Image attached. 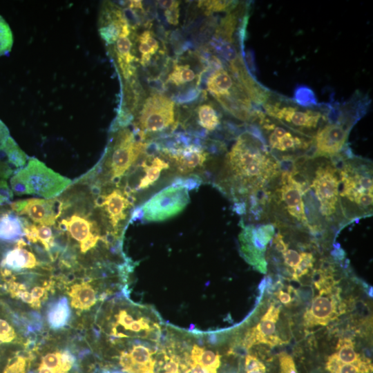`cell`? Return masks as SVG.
I'll use <instances>...</instances> for the list:
<instances>
[{"label": "cell", "instance_id": "cell-1", "mask_svg": "<svg viewBox=\"0 0 373 373\" xmlns=\"http://www.w3.org/2000/svg\"><path fill=\"white\" fill-rule=\"evenodd\" d=\"M227 164L241 193L260 188L280 170V163L268 151L265 142L249 132L237 138L227 155Z\"/></svg>", "mask_w": 373, "mask_h": 373}, {"label": "cell", "instance_id": "cell-2", "mask_svg": "<svg viewBox=\"0 0 373 373\" xmlns=\"http://www.w3.org/2000/svg\"><path fill=\"white\" fill-rule=\"evenodd\" d=\"M262 106L265 114L292 130L315 133L328 120L331 108L328 104L303 106L271 91Z\"/></svg>", "mask_w": 373, "mask_h": 373}, {"label": "cell", "instance_id": "cell-3", "mask_svg": "<svg viewBox=\"0 0 373 373\" xmlns=\"http://www.w3.org/2000/svg\"><path fill=\"white\" fill-rule=\"evenodd\" d=\"M10 183L17 195H32L51 199L66 190L71 180L37 158H30L26 165L11 177Z\"/></svg>", "mask_w": 373, "mask_h": 373}, {"label": "cell", "instance_id": "cell-4", "mask_svg": "<svg viewBox=\"0 0 373 373\" xmlns=\"http://www.w3.org/2000/svg\"><path fill=\"white\" fill-rule=\"evenodd\" d=\"M207 88L221 106L242 120L254 119L255 111L247 92L236 77L223 68L211 74Z\"/></svg>", "mask_w": 373, "mask_h": 373}, {"label": "cell", "instance_id": "cell-5", "mask_svg": "<svg viewBox=\"0 0 373 373\" xmlns=\"http://www.w3.org/2000/svg\"><path fill=\"white\" fill-rule=\"evenodd\" d=\"M146 146V143L137 141L134 133L128 128L119 130L103 158L106 183L118 184L145 153Z\"/></svg>", "mask_w": 373, "mask_h": 373}, {"label": "cell", "instance_id": "cell-6", "mask_svg": "<svg viewBox=\"0 0 373 373\" xmlns=\"http://www.w3.org/2000/svg\"><path fill=\"white\" fill-rule=\"evenodd\" d=\"M189 202L187 186L181 183L169 186L135 209L131 220L142 218L146 222H162L181 213Z\"/></svg>", "mask_w": 373, "mask_h": 373}, {"label": "cell", "instance_id": "cell-7", "mask_svg": "<svg viewBox=\"0 0 373 373\" xmlns=\"http://www.w3.org/2000/svg\"><path fill=\"white\" fill-rule=\"evenodd\" d=\"M175 123V104L159 93L149 96L137 116V128L143 137L148 133L164 131Z\"/></svg>", "mask_w": 373, "mask_h": 373}, {"label": "cell", "instance_id": "cell-8", "mask_svg": "<svg viewBox=\"0 0 373 373\" xmlns=\"http://www.w3.org/2000/svg\"><path fill=\"white\" fill-rule=\"evenodd\" d=\"M340 292L341 289L335 286L320 289L304 314V325L307 327L325 326L344 314L346 306L340 296Z\"/></svg>", "mask_w": 373, "mask_h": 373}, {"label": "cell", "instance_id": "cell-9", "mask_svg": "<svg viewBox=\"0 0 373 373\" xmlns=\"http://www.w3.org/2000/svg\"><path fill=\"white\" fill-rule=\"evenodd\" d=\"M242 228L239 234L240 249L244 258L260 271H266L264 252L274 234V227L271 224L254 227L240 222Z\"/></svg>", "mask_w": 373, "mask_h": 373}, {"label": "cell", "instance_id": "cell-10", "mask_svg": "<svg viewBox=\"0 0 373 373\" xmlns=\"http://www.w3.org/2000/svg\"><path fill=\"white\" fill-rule=\"evenodd\" d=\"M254 120L258 121L267 134L269 145L273 150L282 153L307 150L313 144V139L294 134L260 109H256Z\"/></svg>", "mask_w": 373, "mask_h": 373}, {"label": "cell", "instance_id": "cell-11", "mask_svg": "<svg viewBox=\"0 0 373 373\" xmlns=\"http://www.w3.org/2000/svg\"><path fill=\"white\" fill-rule=\"evenodd\" d=\"M341 197H345L363 209L372 207L373 202L372 178L370 172L346 164L340 171Z\"/></svg>", "mask_w": 373, "mask_h": 373}, {"label": "cell", "instance_id": "cell-12", "mask_svg": "<svg viewBox=\"0 0 373 373\" xmlns=\"http://www.w3.org/2000/svg\"><path fill=\"white\" fill-rule=\"evenodd\" d=\"M10 207L13 212L19 216H26L36 224L52 226L67 208L68 204L57 198H32L12 202Z\"/></svg>", "mask_w": 373, "mask_h": 373}, {"label": "cell", "instance_id": "cell-13", "mask_svg": "<svg viewBox=\"0 0 373 373\" xmlns=\"http://www.w3.org/2000/svg\"><path fill=\"white\" fill-rule=\"evenodd\" d=\"M134 198L125 188L115 187L99 195L95 200V205L102 209L108 222L115 232L128 216L133 207Z\"/></svg>", "mask_w": 373, "mask_h": 373}, {"label": "cell", "instance_id": "cell-14", "mask_svg": "<svg viewBox=\"0 0 373 373\" xmlns=\"http://www.w3.org/2000/svg\"><path fill=\"white\" fill-rule=\"evenodd\" d=\"M339 183L336 170L331 166H321L316 170L312 186L323 216H330L336 211Z\"/></svg>", "mask_w": 373, "mask_h": 373}, {"label": "cell", "instance_id": "cell-15", "mask_svg": "<svg viewBox=\"0 0 373 373\" xmlns=\"http://www.w3.org/2000/svg\"><path fill=\"white\" fill-rule=\"evenodd\" d=\"M348 137V128L339 123H328L320 128L313 142L316 156H335L339 153Z\"/></svg>", "mask_w": 373, "mask_h": 373}, {"label": "cell", "instance_id": "cell-16", "mask_svg": "<svg viewBox=\"0 0 373 373\" xmlns=\"http://www.w3.org/2000/svg\"><path fill=\"white\" fill-rule=\"evenodd\" d=\"M279 314L280 309L271 304L258 325L247 332L243 341L246 349L259 343L267 344L271 347L284 343L276 334V323Z\"/></svg>", "mask_w": 373, "mask_h": 373}, {"label": "cell", "instance_id": "cell-17", "mask_svg": "<svg viewBox=\"0 0 373 373\" xmlns=\"http://www.w3.org/2000/svg\"><path fill=\"white\" fill-rule=\"evenodd\" d=\"M164 151L181 175L191 174L202 168L209 155L202 147L193 144Z\"/></svg>", "mask_w": 373, "mask_h": 373}, {"label": "cell", "instance_id": "cell-18", "mask_svg": "<svg viewBox=\"0 0 373 373\" xmlns=\"http://www.w3.org/2000/svg\"><path fill=\"white\" fill-rule=\"evenodd\" d=\"M281 184L278 192L287 212L298 221L307 226L308 221L303 200V184L294 180L291 175L284 173H282Z\"/></svg>", "mask_w": 373, "mask_h": 373}, {"label": "cell", "instance_id": "cell-19", "mask_svg": "<svg viewBox=\"0 0 373 373\" xmlns=\"http://www.w3.org/2000/svg\"><path fill=\"white\" fill-rule=\"evenodd\" d=\"M129 24L121 9L108 3L102 10L99 21V32L102 39L108 44L115 43L123 28Z\"/></svg>", "mask_w": 373, "mask_h": 373}, {"label": "cell", "instance_id": "cell-20", "mask_svg": "<svg viewBox=\"0 0 373 373\" xmlns=\"http://www.w3.org/2000/svg\"><path fill=\"white\" fill-rule=\"evenodd\" d=\"M28 156L10 136L0 147V178L6 180L23 169Z\"/></svg>", "mask_w": 373, "mask_h": 373}, {"label": "cell", "instance_id": "cell-21", "mask_svg": "<svg viewBox=\"0 0 373 373\" xmlns=\"http://www.w3.org/2000/svg\"><path fill=\"white\" fill-rule=\"evenodd\" d=\"M97 224L83 213H75L59 222L61 230L79 242V245L92 238L101 236Z\"/></svg>", "mask_w": 373, "mask_h": 373}, {"label": "cell", "instance_id": "cell-22", "mask_svg": "<svg viewBox=\"0 0 373 373\" xmlns=\"http://www.w3.org/2000/svg\"><path fill=\"white\" fill-rule=\"evenodd\" d=\"M25 245L22 238L18 240L16 246L4 254L0 264L1 269L12 272L35 267L38 265L36 257L24 248Z\"/></svg>", "mask_w": 373, "mask_h": 373}, {"label": "cell", "instance_id": "cell-23", "mask_svg": "<svg viewBox=\"0 0 373 373\" xmlns=\"http://www.w3.org/2000/svg\"><path fill=\"white\" fill-rule=\"evenodd\" d=\"M130 25H126L122 30L119 38L115 41V51L117 62L124 78L128 79L134 72L132 64L135 57L131 53L132 42Z\"/></svg>", "mask_w": 373, "mask_h": 373}, {"label": "cell", "instance_id": "cell-24", "mask_svg": "<svg viewBox=\"0 0 373 373\" xmlns=\"http://www.w3.org/2000/svg\"><path fill=\"white\" fill-rule=\"evenodd\" d=\"M28 221L13 211L0 216V241L17 242L25 236Z\"/></svg>", "mask_w": 373, "mask_h": 373}, {"label": "cell", "instance_id": "cell-25", "mask_svg": "<svg viewBox=\"0 0 373 373\" xmlns=\"http://www.w3.org/2000/svg\"><path fill=\"white\" fill-rule=\"evenodd\" d=\"M336 349L337 352L335 354L341 363L356 365L363 368L366 373L372 372L370 359L355 351L354 342L350 338L339 339Z\"/></svg>", "mask_w": 373, "mask_h": 373}, {"label": "cell", "instance_id": "cell-26", "mask_svg": "<svg viewBox=\"0 0 373 373\" xmlns=\"http://www.w3.org/2000/svg\"><path fill=\"white\" fill-rule=\"evenodd\" d=\"M140 166L143 175L135 189L137 191L144 190L153 186L159 180L162 172L169 168V163L164 159L157 156L144 159Z\"/></svg>", "mask_w": 373, "mask_h": 373}, {"label": "cell", "instance_id": "cell-27", "mask_svg": "<svg viewBox=\"0 0 373 373\" xmlns=\"http://www.w3.org/2000/svg\"><path fill=\"white\" fill-rule=\"evenodd\" d=\"M68 294L72 307L81 311L90 309L97 301L95 290L85 282L73 285Z\"/></svg>", "mask_w": 373, "mask_h": 373}, {"label": "cell", "instance_id": "cell-28", "mask_svg": "<svg viewBox=\"0 0 373 373\" xmlns=\"http://www.w3.org/2000/svg\"><path fill=\"white\" fill-rule=\"evenodd\" d=\"M70 316V309L67 298L62 297L50 306L47 313L50 327L59 329L64 327Z\"/></svg>", "mask_w": 373, "mask_h": 373}, {"label": "cell", "instance_id": "cell-29", "mask_svg": "<svg viewBox=\"0 0 373 373\" xmlns=\"http://www.w3.org/2000/svg\"><path fill=\"white\" fill-rule=\"evenodd\" d=\"M75 363L74 356L68 351L49 353L41 358V365L57 373H68Z\"/></svg>", "mask_w": 373, "mask_h": 373}, {"label": "cell", "instance_id": "cell-30", "mask_svg": "<svg viewBox=\"0 0 373 373\" xmlns=\"http://www.w3.org/2000/svg\"><path fill=\"white\" fill-rule=\"evenodd\" d=\"M191 362L199 364L209 373H217L220 365V355L194 345L191 354Z\"/></svg>", "mask_w": 373, "mask_h": 373}, {"label": "cell", "instance_id": "cell-31", "mask_svg": "<svg viewBox=\"0 0 373 373\" xmlns=\"http://www.w3.org/2000/svg\"><path fill=\"white\" fill-rule=\"evenodd\" d=\"M25 236L30 242H40L47 251H49L53 245V233L50 226L28 222L25 229Z\"/></svg>", "mask_w": 373, "mask_h": 373}, {"label": "cell", "instance_id": "cell-32", "mask_svg": "<svg viewBox=\"0 0 373 373\" xmlns=\"http://www.w3.org/2000/svg\"><path fill=\"white\" fill-rule=\"evenodd\" d=\"M198 123L204 130L213 131L220 124V115L213 106L204 104L197 108Z\"/></svg>", "mask_w": 373, "mask_h": 373}, {"label": "cell", "instance_id": "cell-33", "mask_svg": "<svg viewBox=\"0 0 373 373\" xmlns=\"http://www.w3.org/2000/svg\"><path fill=\"white\" fill-rule=\"evenodd\" d=\"M139 51L141 54L140 63L146 66L150 61L151 57L159 49V43L150 30L144 31L138 38Z\"/></svg>", "mask_w": 373, "mask_h": 373}, {"label": "cell", "instance_id": "cell-34", "mask_svg": "<svg viewBox=\"0 0 373 373\" xmlns=\"http://www.w3.org/2000/svg\"><path fill=\"white\" fill-rule=\"evenodd\" d=\"M195 78V74L188 64H175L167 82L179 86L192 82Z\"/></svg>", "mask_w": 373, "mask_h": 373}, {"label": "cell", "instance_id": "cell-35", "mask_svg": "<svg viewBox=\"0 0 373 373\" xmlns=\"http://www.w3.org/2000/svg\"><path fill=\"white\" fill-rule=\"evenodd\" d=\"M238 1H199L198 7L207 15L217 12H231L236 8Z\"/></svg>", "mask_w": 373, "mask_h": 373}, {"label": "cell", "instance_id": "cell-36", "mask_svg": "<svg viewBox=\"0 0 373 373\" xmlns=\"http://www.w3.org/2000/svg\"><path fill=\"white\" fill-rule=\"evenodd\" d=\"M13 45V35L11 29L0 15V57L8 55Z\"/></svg>", "mask_w": 373, "mask_h": 373}, {"label": "cell", "instance_id": "cell-37", "mask_svg": "<svg viewBox=\"0 0 373 373\" xmlns=\"http://www.w3.org/2000/svg\"><path fill=\"white\" fill-rule=\"evenodd\" d=\"M17 337L12 324L0 314V345L14 342Z\"/></svg>", "mask_w": 373, "mask_h": 373}, {"label": "cell", "instance_id": "cell-38", "mask_svg": "<svg viewBox=\"0 0 373 373\" xmlns=\"http://www.w3.org/2000/svg\"><path fill=\"white\" fill-rule=\"evenodd\" d=\"M130 354L134 363L139 366L146 365L153 360V352L142 345H134Z\"/></svg>", "mask_w": 373, "mask_h": 373}, {"label": "cell", "instance_id": "cell-39", "mask_svg": "<svg viewBox=\"0 0 373 373\" xmlns=\"http://www.w3.org/2000/svg\"><path fill=\"white\" fill-rule=\"evenodd\" d=\"M314 262V258L312 254L302 252L300 254V260L297 267L293 271V278L295 280L308 273L312 268Z\"/></svg>", "mask_w": 373, "mask_h": 373}, {"label": "cell", "instance_id": "cell-40", "mask_svg": "<svg viewBox=\"0 0 373 373\" xmlns=\"http://www.w3.org/2000/svg\"><path fill=\"white\" fill-rule=\"evenodd\" d=\"M296 102L303 106H312L316 105V100L314 93L309 88H298L295 93Z\"/></svg>", "mask_w": 373, "mask_h": 373}, {"label": "cell", "instance_id": "cell-41", "mask_svg": "<svg viewBox=\"0 0 373 373\" xmlns=\"http://www.w3.org/2000/svg\"><path fill=\"white\" fill-rule=\"evenodd\" d=\"M26 359L21 356H18L7 364L3 373H26Z\"/></svg>", "mask_w": 373, "mask_h": 373}, {"label": "cell", "instance_id": "cell-42", "mask_svg": "<svg viewBox=\"0 0 373 373\" xmlns=\"http://www.w3.org/2000/svg\"><path fill=\"white\" fill-rule=\"evenodd\" d=\"M180 1H175L174 3L169 8L165 9L164 17L167 22L171 25L176 26L179 22L180 16Z\"/></svg>", "mask_w": 373, "mask_h": 373}, {"label": "cell", "instance_id": "cell-43", "mask_svg": "<svg viewBox=\"0 0 373 373\" xmlns=\"http://www.w3.org/2000/svg\"><path fill=\"white\" fill-rule=\"evenodd\" d=\"M119 364L127 373H135L137 368V365L134 363L131 354L126 352H122L120 354Z\"/></svg>", "mask_w": 373, "mask_h": 373}, {"label": "cell", "instance_id": "cell-44", "mask_svg": "<svg viewBox=\"0 0 373 373\" xmlns=\"http://www.w3.org/2000/svg\"><path fill=\"white\" fill-rule=\"evenodd\" d=\"M13 192L5 180L0 179V206L11 203Z\"/></svg>", "mask_w": 373, "mask_h": 373}, {"label": "cell", "instance_id": "cell-45", "mask_svg": "<svg viewBox=\"0 0 373 373\" xmlns=\"http://www.w3.org/2000/svg\"><path fill=\"white\" fill-rule=\"evenodd\" d=\"M285 263L293 271L297 267L300 260V254L293 249H287L283 253Z\"/></svg>", "mask_w": 373, "mask_h": 373}, {"label": "cell", "instance_id": "cell-46", "mask_svg": "<svg viewBox=\"0 0 373 373\" xmlns=\"http://www.w3.org/2000/svg\"><path fill=\"white\" fill-rule=\"evenodd\" d=\"M180 361L176 356L167 357L165 356V364L164 365V373H180Z\"/></svg>", "mask_w": 373, "mask_h": 373}, {"label": "cell", "instance_id": "cell-47", "mask_svg": "<svg viewBox=\"0 0 373 373\" xmlns=\"http://www.w3.org/2000/svg\"><path fill=\"white\" fill-rule=\"evenodd\" d=\"M116 318L117 323L126 330H128L130 325L134 321L133 318L124 310L120 311Z\"/></svg>", "mask_w": 373, "mask_h": 373}, {"label": "cell", "instance_id": "cell-48", "mask_svg": "<svg viewBox=\"0 0 373 373\" xmlns=\"http://www.w3.org/2000/svg\"><path fill=\"white\" fill-rule=\"evenodd\" d=\"M149 329V321L144 318H140L138 320L134 321L130 325L128 330L133 332H140L141 330H147Z\"/></svg>", "mask_w": 373, "mask_h": 373}, {"label": "cell", "instance_id": "cell-49", "mask_svg": "<svg viewBox=\"0 0 373 373\" xmlns=\"http://www.w3.org/2000/svg\"><path fill=\"white\" fill-rule=\"evenodd\" d=\"M264 364L256 356L248 354L245 357V371L263 366Z\"/></svg>", "mask_w": 373, "mask_h": 373}, {"label": "cell", "instance_id": "cell-50", "mask_svg": "<svg viewBox=\"0 0 373 373\" xmlns=\"http://www.w3.org/2000/svg\"><path fill=\"white\" fill-rule=\"evenodd\" d=\"M46 291V288L42 287H35L31 291V295L34 299L36 308L40 307V299L44 296Z\"/></svg>", "mask_w": 373, "mask_h": 373}, {"label": "cell", "instance_id": "cell-51", "mask_svg": "<svg viewBox=\"0 0 373 373\" xmlns=\"http://www.w3.org/2000/svg\"><path fill=\"white\" fill-rule=\"evenodd\" d=\"M273 243L276 249L282 254L287 249L288 245L284 242L283 236L279 233L275 236Z\"/></svg>", "mask_w": 373, "mask_h": 373}, {"label": "cell", "instance_id": "cell-52", "mask_svg": "<svg viewBox=\"0 0 373 373\" xmlns=\"http://www.w3.org/2000/svg\"><path fill=\"white\" fill-rule=\"evenodd\" d=\"M9 137L10 133L8 127L0 119V147L3 144V143Z\"/></svg>", "mask_w": 373, "mask_h": 373}, {"label": "cell", "instance_id": "cell-53", "mask_svg": "<svg viewBox=\"0 0 373 373\" xmlns=\"http://www.w3.org/2000/svg\"><path fill=\"white\" fill-rule=\"evenodd\" d=\"M276 296L278 300L284 305H287L292 302V297L288 292L280 290L276 292Z\"/></svg>", "mask_w": 373, "mask_h": 373}, {"label": "cell", "instance_id": "cell-54", "mask_svg": "<svg viewBox=\"0 0 373 373\" xmlns=\"http://www.w3.org/2000/svg\"><path fill=\"white\" fill-rule=\"evenodd\" d=\"M155 361L153 360L146 365L137 366L135 373H154Z\"/></svg>", "mask_w": 373, "mask_h": 373}, {"label": "cell", "instance_id": "cell-55", "mask_svg": "<svg viewBox=\"0 0 373 373\" xmlns=\"http://www.w3.org/2000/svg\"><path fill=\"white\" fill-rule=\"evenodd\" d=\"M191 373H209L207 370L203 368L199 364L191 362L190 363Z\"/></svg>", "mask_w": 373, "mask_h": 373}, {"label": "cell", "instance_id": "cell-56", "mask_svg": "<svg viewBox=\"0 0 373 373\" xmlns=\"http://www.w3.org/2000/svg\"><path fill=\"white\" fill-rule=\"evenodd\" d=\"M265 372H266V367H265V365H264L263 366H261L257 368L247 370L246 373H265Z\"/></svg>", "mask_w": 373, "mask_h": 373}, {"label": "cell", "instance_id": "cell-57", "mask_svg": "<svg viewBox=\"0 0 373 373\" xmlns=\"http://www.w3.org/2000/svg\"><path fill=\"white\" fill-rule=\"evenodd\" d=\"M38 371H39L38 373H57L55 372L54 370L49 369L46 367H44L41 365H40Z\"/></svg>", "mask_w": 373, "mask_h": 373}, {"label": "cell", "instance_id": "cell-58", "mask_svg": "<svg viewBox=\"0 0 373 373\" xmlns=\"http://www.w3.org/2000/svg\"><path fill=\"white\" fill-rule=\"evenodd\" d=\"M111 373H124V372H119V371H114V372H113Z\"/></svg>", "mask_w": 373, "mask_h": 373}, {"label": "cell", "instance_id": "cell-59", "mask_svg": "<svg viewBox=\"0 0 373 373\" xmlns=\"http://www.w3.org/2000/svg\"><path fill=\"white\" fill-rule=\"evenodd\" d=\"M280 373H285V372H280ZM294 373H298V372H294Z\"/></svg>", "mask_w": 373, "mask_h": 373}]
</instances>
